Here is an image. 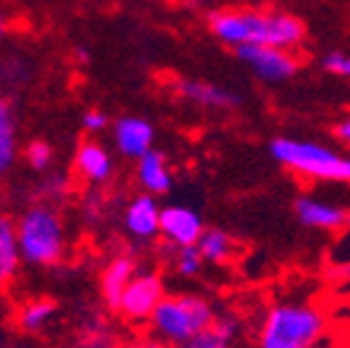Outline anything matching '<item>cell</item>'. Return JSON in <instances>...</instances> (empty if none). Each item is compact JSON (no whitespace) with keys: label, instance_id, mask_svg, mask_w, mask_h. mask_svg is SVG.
I'll return each instance as SVG.
<instances>
[{"label":"cell","instance_id":"cell-1","mask_svg":"<svg viewBox=\"0 0 350 348\" xmlns=\"http://www.w3.org/2000/svg\"><path fill=\"white\" fill-rule=\"evenodd\" d=\"M207 22L214 37L234 49L243 44H260L295 51L306 34L299 17L280 10H214Z\"/></svg>","mask_w":350,"mask_h":348},{"label":"cell","instance_id":"cell-2","mask_svg":"<svg viewBox=\"0 0 350 348\" xmlns=\"http://www.w3.org/2000/svg\"><path fill=\"white\" fill-rule=\"evenodd\" d=\"M331 338L328 312L301 299H282L265 307L253 334L256 348H314Z\"/></svg>","mask_w":350,"mask_h":348},{"label":"cell","instance_id":"cell-3","mask_svg":"<svg viewBox=\"0 0 350 348\" xmlns=\"http://www.w3.org/2000/svg\"><path fill=\"white\" fill-rule=\"evenodd\" d=\"M217 316V310L209 299L190 293L168 295L159 302V307L148 316V329L151 336L170 343L173 348H180L190 341L195 334L207 329Z\"/></svg>","mask_w":350,"mask_h":348},{"label":"cell","instance_id":"cell-4","mask_svg":"<svg viewBox=\"0 0 350 348\" xmlns=\"http://www.w3.org/2000/svg\"><path fill=\"white\" fill-rule=\"evenodd\" d=\"M270 153L287 171L309 180H336L350 183V156L317 142H301L290 136H278L270 144Z\"/></svg>","mask_w":350,"mask_h":348},{"label":"cell","instance_id":"cell-5","mask_svg":"<svg viewBox=\"0 0 350 348\" xmlns=\"http://www.w3.org/2000/svg\"><path fill=\"white\" fill-rule=\"evenodd\" d=\"M20 258L29 266H54L66 251V232L59 212L49 205H34L15 222Z\"/></svg>","mask_w":350,"mask_h":348},{"label":"cell","instance_id":"cell-6","mask_svg":"<svg viewBox=\"0 0 350 348\" xmlns=\"http://www.w3.org/2000/svg\"><path fill=\"white\" fill-rule=\"evenodd\" d=\"M165 297V283L156 271H137L122 293L117 312L131 324H146L153 310Z\"/></svg>","mask_w":350,"mask_h":348},{"label":"cell","instance_id":"cell-7","mask_svg":"<svg viewBox=\"0 0 350 348\" xmlns=\"http://www.w3.org/2000/svg\"><path fill=\"white\" fill-rule=\"evenodd\" d=\"M236 56L265 83H282L299 71V59L295 51L287 49L243 44V47H236Z\"/></svg>","mask_w":350,"mask_h":348},{"label":"cell","instance_id":"cell-8","mask_svg":"<svg viewBox=\"0 0 350 348\" xmlns=\"http://www.w3.org/2000/svg\"><path fill=\"white\" fill-rule=\"evenodd\" d=\"M202 232H204V224L197 210H192L187 205L161 207L159 236H163L173 249L195 246Z\"/></svg>","mask_w":350,"mask_h":348},{"label":"cell","instance_id":"cell-9","mask_svg":"<svg viewBox=\"0 0 350 348\" xmlns=\"http://www.w3.org/2000/svg\"><path fill=\"white\" fill-rule=\"evenodd\" d=\"M153 136H156V132H153L151 122L144 120V117H137V114L120 117V120H115V125H112L115 149L124 158H134V161H137L139 156H144L146 151H151Z\"/></svg>","mask_w":350,"mask_h":348},{"label":"cell","instance_id":"cell-10","mask_svg":"<svg viewBox=\"0 0 350 348\" xmlns=\"http://www.w3.org/2000/svg\"><path fill=\"white\" fill-rule=\"evenodd\" d=\"M161 205L153 195H137L124 210V229L131 239L151 241L159 236Z\"/></svg>","mask_w":350,"mask_h":348},{"label":"cell","instance_id":"cell-11","mask_svg":"<svg viewBox=\"0 0 350 348\" xmlns=\"http://www.w3.org/2000/svg\"><path fill=\"white\" fill-rule=\"evenodd\" d=\"M295 214L299 217L301 224L312 229H326V232H336V229H343L350 222V212L338 205H331V202L317 200V197H299L295 202Z\"/></svg>","mask_w":350,"mask_h":348},{"label":"cell","instance_id":"cell-12","mask_svg":"<svg viewBox=\"0 0 350 348\" xmlns=\"http://www.w3.org/2000/svg\"><path fill=\"white\" fill-rule=\"evenodd\" d=\"M175 92L183 100H187V103L200 105V108H207V110H229L234 105H239V95L236 92L207 81H197V78H183V81H178L175 83Z\"/></svg>","mask_w":350,"mask_h":348},{"label":"cell","instance_id":"cell-13","mask_svg":"<svg viewBox=\"0 0 350 348\" xmlns=\"http://www.w3.org/2000/svg\"><path fill=\"white\" fill-rule=\"evenodd\" d=\"M73 169L85 183L100 185L109 180L115 171V161L100 142H83L78 144L76 156H73Z\"/></svg>","mask_w":350,"mask_h":348},{"label":"cell","instance_id":"cell-14","mask_svg":"<svg viewBox=\"0 0 350 348\" xmlns=\"http://www.w3.org/2000/svg\"><path fill=\"white\" fill-rule=\"evenodd\" d=\"M243 336V324L236 314H217L207 329L185 341L180 348H236Z\"/></svg>","mask_w":350,"mask_h":348},{"label":"cell","instance_id":"cell-15","mask_svg":"<svg viewBox=\"0 0 350 348\" xmlns=\"http://www.w3.org/2000/svg\"><path fill=\"white\" fill-rule=\"evenodd\" d=\"M137 180L146 195H165L173 188V171L161 151L151 149L137 158Z\"/></svg>","mask_w":350,"mask_h":348},{"label":"cell","instance_id":"cell-16","mask_svg":"<svg viewBox=\"0 0 350 348\" xmlns=\"http://www.w3.org/2000/svg\"><path fill=\"white\" fill-rule=\"evenodd\" d=\"M137 271V261L131 256H124V253L115 256L103 268V273H100V295H103L105 305L109 310H117L122 293L126 290V285H129V280Z\"/></svg>","mask_w":350,"mask_h":348},{"label":"cell","instance_id":"cell-17","mask_svg":"<svg viewBox=\"0 0 350 348\" xmlns=\"http://www.w3.org/2000/svg\"><path fill=\"white\" fill-rule=\"evenodd\" d=\"M20 246H17L15 222L0 217V285L10 283L20 271Z\"/></svg>","mask_w":350,"mask_h":348},{"label":"cell","instance_id":"cell-18","mask_svg":"<svg viewBox=\"0 0 350 348\" xmlns=\"http://www.w3.org/2000/svg\"><path fill=\"white\" fill-rule=\"evenodd\" d=\"M195 246L204 263H226L234 258L236 251V241L224 229H204Z\"/></svg>","mask_w":350,"mask_h":348},{"label":"cell","instance_id":"cell-19","mask_svg":"<svg viewBox=\"0 0 350 348\" xmlns=\"http://www.w3.org/2000/svg\"><path fill=\"white\" fill-rule=\"evenodd\" d=\"M15 158H17L15 112H12L8 100L0 98V175H5L15 166Z\"/></svg>","mask_w":350,"mask_h":348},{"label":"cell","instance_id":"cell-20","mask_svg":"<svg viewBox=\"0 0 350 348\" xmlns=\"http://www.w3.org/2000/svg\"><path fill=\"white\" fill-rule=\"evenodd\" d=\"M56 316V305L46 297L27 299L25 305L17 310V324H20L22 332H42V329L49 327V321Z\"/></svg>","mask_w":350,"mask_h":348},{"label":"cell","instance_id":"cell-21","mask_svg":"<svg viewBox=\"0 0 350 348\" xmlns=\"http://www.w3.org/2000/svg\"><path fill=\"white\" fill-rule=\"evenodd\" d=\"M204 261L200 256L197 246H183V249H175V258H173V268L178 275L183 277H195L197 273L202 271Z\"/></svg>","mask_w":350,"mask_h":348},{"label":"cell","instance_id":"cell-22","mask_svg":"<svg viewBox=\"0 0 350 348\" xmlns=\"http://www.w3.org/2000/svg\"><path fill=\"white\" fill-rule=\"evenodd\" d=\"M51 158H54V151H51V147L46 142H42V139H34V142H29L27 147H25V161H27V166L32 171H46L51 166Z\"/></svg>","mask_w":350,"mask_h":348},{"label":"cell","instance_id":"cell-23","mask_svg":"<svg viewBox=\"0 0 350 348\" xmlns=\"http://www.w3.org/2000/svg\"><path fill=\"white\" fill-rule=\"evenodd\" d=\"M323 69L331 73H338V76L350 78V54H343V51H331L323 59Z\"/></svg>","mask_w":350,"mask_h":348},{"label":"cell","instance_id":"cell-24","mask_svg":"<svg viewBox=\"0 0 350 348\" xmlns=\"http://www.w3.org/2000/svg\"><path fill=\"white\" fill-rule=\"evenodd\" d=\"M81 122H83V129H85L88 134H100L103 129H107L109 117L105 112H100V110H88V112H83Z\"/></svg>","mask_w":350,"mask_h":348},{"label":"cell","instance_id":"cell-25","mask_svg":"<svg viewBox=\"0 0 350 348\" xmlns=\"http://www.w3.org/2000/svg\"><path fill=\"white\" fill-rule=\"evenodd\" d=\"M131 348H173V346L161 341V338H156V336H146V338H139Z\"/></svg>","mask_w":350,"mask_h":348},{"label":"cell","instance_id":"cell-26","mask_svg":"<svg viewBox=\"0 0 350 348\" xmlns=\"http://www.w3.org/2000/svg\"><path fill=\"white\" fill-rule=\"evenodd\" d=\"M336 136H338L340 142L350 144V117H345L343 122H338V125H336Z\"/></svg>","mask_w":350,"mask_h":348},{"label":"cell","instance_id":"cell-27","mask_svg":"<svg viewBox=\"0 0 350 348\" xmlns=\"http://www.w3.org/2000/svg\"><path fill=\"white\" fill-rule=\"evenodd\" d=\"M5 32H8V22H5V17L0 15V42H3V37H5Z\"/></svg>","mask_w":350,"mask_h":348},{"label":"cell","instance_id":"cell-28","mask_svg":"<svg viewBox=\"0 0 350 348\" xmlns=\"http://www.w3.org/2000/svg\"><path fill=\"white\" fill-rule=\"evenodd\" d=\"M314 348H340V346H336V343H334V338H331V341L321 343V346H314Z\"/></svg>","mask_w":350,"mask_h":348},{"label":"cell","instance_id":"cell-29","mask_svg":"<svg viewBox=\"0 0 350 348\" xmlns=\"http://www.w3.org/2000/svg\"><path fill=\"white\" fill-rule=\"evenodd\" d=\"M253 348H256V346H253Z\"/></svg>","mask_w":350,"mask_h":348}]
</instances>
